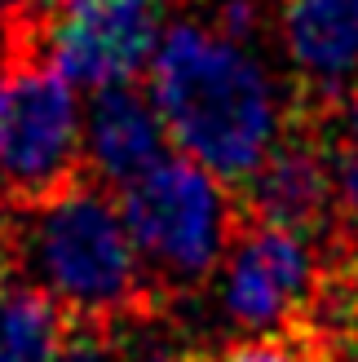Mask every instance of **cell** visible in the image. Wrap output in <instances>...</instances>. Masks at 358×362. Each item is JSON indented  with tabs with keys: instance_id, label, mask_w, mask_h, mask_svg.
<instances>
[{
	"instance_id": "cell-1",
	"label": "cell",
	"mask_w": 358,
	"mask_h": 362,
	"mask_svg": "<svg viewBox=\"0 0 358 362\" xmlns=\"http://www.w3.org/2000/svg\"><path fill=\"white\" fill-rule=\"evenodd\" d=\"M5 257L13 252L45 296H53L71 318L124 322L133 314H155L159 292L146 261L129 234L120 199L102 181L76 177L35 204H13L0 221Z\"/></svg>"
},
{
	"instance_id": "cell-2",
	"label": "cell",
	"mask_w": 358,
	"mask_h": 362,
	"mask_svg": "<svg viewBox=\"0 0 358 362\" xmlns=\"http://www.w3.org/2000/svg\"><path fill=\"white\" fill-rule=\"evenodd\" d=\"M151 98L186 159L226 186H243L279 146V102L270 76L243 45L212 27L177 23L151 58Z\"/></svg>"
},
{
	"instance_id": "cell-3",
	"label": "cell",
	"mask_w": 358,
	"mask_h": 362,
	"mask_svg": "<svg viewBox=\"0 0 358 362\" xmlns=\"http://www.w3.org/2000/svg\"><path fill=\"white\" fill-rule=\"evenodd\" d=\"M120 212L146 261V274L173 287L204 283L226 261L239 230V212L226 181L195 159H164L142 181L120 190ZM159 287V283H155Z\"/></svg>"
},
{
	"instance_id": "cell-4",
	"label": "cell",
	"mask_w": 358,
	"mask_h": 362,
	"mask_svg": "<svg viewBox=\"0 0 358 362\" xmlns=\"http://www.w3.org/2000/svg\"><path fill=\"white\" fill-rule=\"evenodd\" d=\"M76 177H84L76 84L27 35L0 66V186L13 204H35Z\"/></svg>"
},
{
	"instance_id": "cell-5",
	"label": "cell",
	"mask_w": 358,
	"mask_h": 362,
	"mask_svg": "<svg viewBox=\"0 0 358 362\" xmlns=\"http://www.w3.org/2000/svg\"><path fill=\"white\" fill-rule=\"evenodd\" d=\"M323 274L310 239L239 216L221 265V314L253 336H296L306 327Z\"/></svg>"
},
{
	"instance_id": "cell-6",
	"label": "cell",
	"mask_w": 358,
	"mask_h": 362,
	"mask_svg": "<svg viewBox=\"0 0 358 362\" xmlns=\"http://www.w3.org/2000/svg\"><path fill=\"white\" fill-rule=\"evenodd\" d=\"M49 58L71 84H129L159 49L155 0H67L49 18Z\"/></svg>"
},
{
	"instance_id": "cell-7",
	"label": "cell",
	"mask_w": 358,
	"mask_h": 362,
	"mask_svg": "<svg viewBox=\"0 0 358 362\" xmlns=\"http://www.w3.org/2000/svg\"><path fill=\"white\" fill-rule=\"evenodd\" d=\"M239 216L288 234H323L341 221V190H336V159L310 137H279L270 159L243 181Z\"/></svg>"
},
{
	"instance_id": "cell-8",
	"label": "cell",
	"mask_w": 358,
	"mask_h": 362,
	"mask_svg": "<svg viewBox=\"0 0 358 362\" xmlns=\"http://www.w3.org/2000/svg\"><path fill=\"white\" fill-rule=\"evenodd\" d=\"M164 115H159L155 98L146 88L129 84H111L98 88L88 102V119H84V159L106 190L120 186L129 190L133 181H142L155 164H164Z\"/></svg>"
},
{
	"instance_id": "cell-9",
	"label": "cell",
	"mask_w": 358,
	"mask_h": 362,
	"mask_svg": "<svg viewBox=\"0 0 358 362\" xmlns=\"http://www.w3.org/2000/svg\"><path fill=\"white\" fill-rule=\"evenodd\" d=\"M283 45L310 84L358 76V0H283Z\"/></svg>"
},
{
	"instance_id": "cell-10",
	"label": "cell",
	"mask_w": 358,
	"mask_h": 362,
	"mask_svg": "<svg viewBox=\"0 0 358 362\" xmlns=\"http://www.w3.org/2000/svg\"><path fill=\"white\" fill-rule=\"evenodd\" d=\"M71 314L35 283L0 287V362H53Z\"/></svg>"
},
{
	"instance_id": "cell-11",
	"label": "cell",
	"mask_w": 358,
	"mask_h": 362,
	"mask_svg": "<svg viewBox=\"0 0 358 362\" xmlns=\"http://www.w3.org/2000/svg\"><path fill=\"white\" fill-rule=\"evenodd\" d=\"M53 362H120V345L111 322H93V318H71L67 336Z\"/></svg>"
},
{
	"instance_id": "cell-12",
	"label": "cell",
	"mask_w": 358,
	"mask_h": 362,
	"mask_svg": "<svg viewBox=\"0 0 358 362\" xmlns=\"http://www.w3.org/2000/svg\"><path fill=\"white\" fill-rule=\"evenodd\" d=\"M204 362H314V358L292 336H253V340H235L217 354H204Z\"/></svg>"
},
{
	"instance_id": "cell-13",
	"label": "cell",
	"mask_w": 358,
	"mask_h": 362,
	"mask_svg": "<svg viewBox=\"0 0 358 362\" xmlns=\"http://www.w3.org/2000/svg\"><path fill=\"white\" fill-rule=\"evenodd\" d=\"M261 27V5L257 0H217V35H226V40L235 45H248Z\"/></svg>"
},
{
	"instance_id": "cell-14",
	"label": "cell",
	"mask_w": 358,
	"mask_h": 362,
	"mask_svg": "<svg viewBox=\"0 0 358 362\" xmlns=\"http://www.w3.org/2000/svg\"><path fill=\"white\" fill-rule=\"evenodd\" d=\"M336 190H341V226L358 243V159L336 155Z\"/></svg>"
},
{
	"instance_id": "cell-15",
	"label": "cell",
	"mask_w": 358,
	"mask_h": 362,
	"mask_svg": "<svg viewBox=\"0 0 358 362\" xmlns=\"http://www.w3.org/2000/svg\"><path fill=\"white\" fill-rule=\"evenodd\" d=\"M5 5L18 13V23H23V35H31L35 27H49V18L58 13L67 0H5Z\"/></svg>"
},
{
	"instance_id": "cell-16",
	"label": "cell",
	"mask_w": 358,
	"mask_h": 362,
	"mask_svg": "<svg viewBox=\"0 0 358 362\" xmlns=\"http://www.w3.org/2000/svg\"><path fill=\"white\" fill-rule=\"evenodd\" d=\"M350 159H358V84L350 88V102H345V151Z\"/></svg>"
},
{
	"instance_id": "cell-17",
	"label": "cell",
	"mask_w": 358,
	"mask_h": 362,
	"mask_svg": "<svg viewBox=\"0 0 358 362\" xmlns=\"http://www.w3.org/2000/svg\"><path fill=\"white\" fill-rule=\"evenodd\" d=\"M5 265H9V257H5V243H0V287H5Z\"/></svg>"
}]
</instances>
